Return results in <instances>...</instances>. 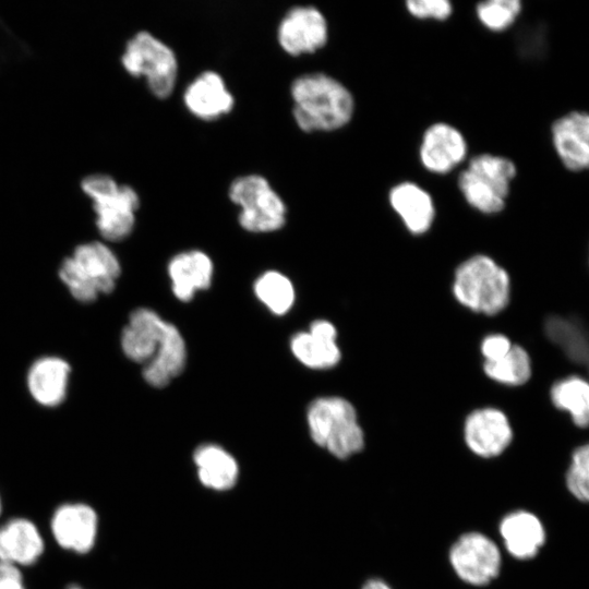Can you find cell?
<instances>
[{"mask_svg": "<svg viewBox=\"0 0 589 589\" xmlns=\"http://www.w3.org/2000/svg\"><path fill=\"white\" fill-rule=\"evenodd\" d=\"M290 94L292 116L304 132L338 130L350 122L354 112L350 91L322 72L297 76L290 85Z\"/></svg>", "mask_w": 589, "mask_h": 589, "instance_id": "6da1fadb", "label": "cell"}, {"mask_svg": "<svg viewBox=\"0 0 589 589\" xmlns=\"http://www.w3.org/2000/svg\"><path fill=\"white\" fill-rule=\"evenodd\" d=\"M512 288L508 271L484 254L464 261L454 275L455 299L476 313L496 315L503 312L510 302Z\"/></svg>", "mask_w": 589, "mask_h": 589, "instance_id": "7a4b0ae2", "label": "cell"}, {"mask_svg": "<svg viewBox=\"0 0 589 589\" xmlns=\"http://www.w3.org/2000/svg\"><path fill=\"white\" fill-rule=\"evenodd\" d=\"M306 422L312 441L338 459H347L364 447L356 408L342 397L315 398L308 407Z\"/></svg>", "mask_w": 589, "mask_h": 589, "instance_id": "3957f363", "label": "cell"}, {"mask_svg": "<svg viewBox=\"0 0 589 589\" xmlns=\"http://www.w3.org/2000/svg\"><path fill=\"white\" fill-rule=\"evenodd\" d=\"M120 273L118 257L107 244L99 241L77 245L59 271L61 280L81 302H92L100 293L111 292Z\"/></svg>", "mask_w": 589, "mask_h": 589, "instance_id": "277c9868", "label": "cell"}, {"mask_svg": "<svg viewBox=\"0 0 589 589\" xmlns=\"http://www.w3.org/2000/svg\"><path fill=\"white\" fill-rule=\"evenodd\" d=\"M81 189L93 202L100 236L117 242L130 236L140 207V196L130 185L119 184L105 173H93L81 181Z\"/></svg>", "mask_w": 589, "mask_h": 589, "instance_id": "5b68a950", "label": "cell"}, {"mask_svg": "<svg viewBox=\"0 0 589 589\" xmlns=\"http://www.w3.org/2000/svg\"><path fill=\"white\" fill-rule=\"evenodd\" d=\"M516 173V165L509 158L479 154L471 157L460 172L458 188L472 208L488 215L497 214L505 208Z\"/></svg>", "mask_w": 589, "mask_h": 589, "instance_id": "8992f818", "label": "cell"}, {"mask_svg": "<svg viewBox=\"0 0 589 589\" xmlns=\"http://www.w3.org/2000/svg\"><path fill=\"white\" fill-rule=\"evenodd\" d=\"M231 202L240 206L238 220L250 232H273L283 228L287 206L280 195L261 175L236 178L228 190Z\"/></svg>", "mask_w": 589, "mask_h": 589, "instance_id": "52a82bcc", "label": "cell"}, {"mask_svg": "<svg viewBox=\"0 0 589 589\" xmlns=\"http://www.w3.org/2000/svg\"><path fill=\"white\" fill-rule=\"evenodd\" d=\"M121 63L129 74L145 77L154 96L167 98L172 93L178 73L176 53L149 32L141 31L127 43Z\"/></svg>", "mask_w": 589, "mask_h": 589, "instance_id": "ba28073f", "label": "cell"}, {"mask_svg": "<svg viewBox=\"0 0 589 589\" xmlns=\"http://www.w3.org/2000/svg\"><path fill=\"white\" fill-rule=\"evenodd\" d=\"M449 563L466 584L485 586L501 573L502 554L497 544L481 532H466L450 546Z\"/></svg>", "mask_w": 589, "mask_h": 589, "instance_id": "9c48e42d", "label": "cell"}, {"mask_svg": "<svg viewBox=\"0 0 589 589\" xmlns=\"http://www.w3.org/2000/svg\"><path fill=\"white\" fill-rule=\"evenodd\" d=\"M467 447L482 458H494L513 444L515 430L509 417L502 409L485 407L468 414L464 423Z\"/></svg>", "mask_w": 589, "mask_h": 589, "instance_id": "30bf717a", "label": "cell"}, {"mask_svg": "<svg viewBox=\"0 0 589 589\" xmlns=\"http://www.w3.org/2000/svg\"><path fill=\"white\" fill-rule=\"evenodd\" d=\"M277 38L280 47L291 56L313 53L327 43V21L313 5H296L279 22Z\"/></svg>", "mask_w": 589, "mask_h": 589, "instance_id": "8fae6325", "label": "cell"}, {"mask_svg": "<svg viewBox=\"0 0 589 589\" xmlns=\"http://www.w3.org/2000/svg\"><path fill=\"white\" fill-rule=\"evenodd\" d=\"M51 533L60 548L84 554L89 552L98 533V516L84 503H65L52 515Z\"/></svg>", "mask_w": 589, "mask_h": 589, "instance_id": "7c38bea8", "label": "cell"}, {"mask_svg": "<svg viewBox=\"0 0 589 589\" xmlns=\"http://www.w3.org/2000/svg\"><path fill=\"white\" fill-rule=\"evenodd\" d=\"M551 140L565 168L589 170V112L575 110L561 116L551 125Z\"/></svg>", "mask_w": 589, "mask_h": 589, "instance_id": "4fadbf2b", "label": "cell"}, {"mask_svg": "<svg viewBox=\"0 0 589 589\" xmlns=\"http://www.w3.org/2000/svg\"><path fill=\"white\" fill-rule=\"evenodd\" d=\"M467 151L466 139L458 129L446 122H436L424 131L419 156L428 171L445 175L464 161Z\"/></svg>", "mask_w": 589, "mask_h": 589, "instance_id": "5bb4252c", "label": "cell"}, {"mask_svg": "<svg viewBox=\"0 0 589 589\" xmlns=\"http://www.w3.org/2000/svg\"><path fill=\"white\" fill-rule=\"evenodd\" d=\"M498 532L507 553L521 562L534 560L546 543L542 519L526 508L507 513L500 521Z\"/></svg>", "mask_w": 589, "mask_h": 589, "instance_id": "9a60e30c", "label": "cell"}, {"mask_svg": "<svg viewBox=\"0 0 589 589\" xmlns=\"http://www.w3.org/2000/svg\"><path fill=\"white\" fill-rule=\"evenodd\" d=\"M167 322L148 308H139L130 316L121 334L124 354L136 363L146 364L155 356Z\"/></svg>", "mask_w": 589, "mask_h": 589, "instance_id": "2e32d148", "label": "cell"}, {"mask_svg": "<svg viewBox=\"0 0 589 589\" xmlns=\"http://www.w3.org/2000/svg\"><path fill=\"white\" fill-rule=\"evenodd\" d=\"M183 101L195 117L212 121L231 111L235 98L224 79L215 71H204L185 88Z\"/></svg>", "mask_w": 589, "mask_h": 589, "instance_id": "e0dca14e", "label": "cell"}, {"mask_svg": "<svg viewBox=\"0 0 589 589\" xmlns=\"http://www.w3.org/2000/svg\"><path fill=\"white\" fill-rule=\"evenodd\" d=\"M167 269L175 297L182 302H189L196 291L211 286L214 265L203 251L190 250L176 254L169 261Z\"/></svg>", "mask_w": 589, "mask_h": 589, "instance_id": "ac0fdd59", "label": "cell"}, {"mask_svg": "<svg viewBox=\"0 0 589 589\" xmlns=\"http://www.w3.org/2000/svg\"><path fill=\"white\" fill-rule=\"evenodd\" d=\"M45 550L36 525L26 518H13L0 527V561L16 567L35 564Z\"/></svg>", "mask_w": 589, "mask_h": 589, "instance_id": "d6986e66", "label": "cell"}, {"mask_svg": "<svg viewBox=\"0 0 589 589\" xmlns=\"http://www.w3.org/2000/svg\"><path fill=\"white\" fill-rule=\"evenodd\" d=\"M388 202L412 235H423L435 218V206L430 193L414 182L406 181L394 185Z\"/></svg>", "mask_w": 589, "mask_h": 589, "instance_id": "ffe728a7", "label": "cell"}, {"mask_svg": "<svg viewBox=\"0 0 589 589\" xmlns=\"http://www.w3.org/2000/svg\"><path fill=\"white\" fill-rule=\"evenodd\" d=\"M187 347L180 330L167 322L160 345L142 371L147 384L161 388L181 374L185 366Z\"/></svg>", "mask_w": 589, "mask_h": 589, "instance_id": "44dd1931", "label": "cell"}, {"mask_svg": "<svg viewBox=\"0 0 589 589\" xmlns=\"http://www.w3.org/2000/svg\"><path fill=\"white\" fill-rule=\"evenodd\" d=\"M193 461L200 482L212 490L231 489L239 476L236 458L216 444H202L193 454Z\"/></svg>", "mask_w": 589, "mask_h": 589, "instance_id": "7402d4cb", "label": "cell"}, {"mask_svg": "<svg viewBox=\"0 0 589 589\" xmlns=\"http://www.w3.org/2000/svg\"><path fill=\"white\" fill-rule=\"evenodd\" d=\"M70 366L62 359L47 357L37 360L28 373L32 396L44 406L60 404L67 392Z\"/></svg>", "mask_w": 589, "mask_h": 589, "instance_id": "603a6c76", "label": "cell"}, {"mask_svg": "<svg viewBox=\"0 0 589 589\" xmlns=\"http://www.w3.org/2000/svg\"><path fill=\"white\" fill-rule=\"evenodd\" d=\"M336 336L316 328L296 333L290 339V350L304 366L325 370L337 365L341 358Z\"/></svg>", "mask_w": 589, "mask_h": 589, "instance_id": "cb8c5ba5", "label": "cell"}, {"mask_svg": "<svg viewBox=\"0 0 589 589\" xmlns=\"http://www.w3.org/2000/svg\"><path fill=\"white\" fill-rule=\"evenodd\" d=\"M552 406L567 413L572 423L580 430L589 429V380L569 374L555 381L549 389Z\"/></svg>", "mask_w": 589, "mask_h": 589, "instance_id": "d4e9b609", "label": "cell"}, {"mask_svg": "<svg viewBox=\"0 0 589 589\" xmlns=\"http://www.w3.org/2000/svg\"><path fill=\"white\" fill-rule=\"evenodd\" d=\"M485 375L504 386L519 388L529 383L532 377V359L528 350L514 342L510 350L501 359L484 361Z\"/></svg>", "mask_w": 589, "mask_h": 589, "instance_id": "484cf974", "label": "cell"}, {"mask_svg": "<svg viewBox=\"0 0 589 589\" xmlns=\"http://www.w3.org/2000/svg\"><path fill=\"white\" fill-rule=\"evenodd\" d=\"M254 293L275 315L289 312L296 299L291 280L276 271H267L255 280Z\"/></svg>", "mask_w": 589, "mask_h": 589, "instance_id": "4316f807", "label": "cell"}, {"mask_svg": "<svg viewBox=\"0 0 589 589\" xmlns=\"http://www.w3.org/2000/svg\"><path fill=\"white\" fill-rule=\"evenodd\" d=\"M564 483L576 501L589 504V442L578 445L572 452Z\"/></svg>", "mask_w": 589, "mask_h": 589, "instance_id": "83f0119b", "label": "cell"}, {"mask_svg": "<svg viewBox=\"0 0 589 589\" xmlns=\"http://www.w3.org/2000/svg\"><path fill=\"white\" fill-rule=\"evenodd\" d=\"M522 10L519 0H488L476 8L480 23L492 32H502L510 27Z\"/></svg>", "mask_w": 589, "mask_h": 589, "instance_id": "f1b7e54d", "label": "cell"}, {"mask_svg": "<svg viewBox=\"0 0 589 589\" xmlns=\"http://www.w3.org/2000/svg\"><path fill=\"white\" fill-rule=\"evenodd\" d=\"M406 9L410 15L421 20L444 21L453 13V4L447 0H408Z\"/></svg>", "mask_w": 589, "mask_h": 589, "instance_id": "f546056e", "label": "cell"}, {"mask_svg": "<svg viewBox=\"0 0 589 589\" xmlns=\"http://www.w3.org/2000/svg\"><path fill=\"white\" fill-rule=\"evenodd\" d=\"M514 342L505 334L495 333L488 335L481 342V353L485 361H495L504 357L513 347Z\"/></svg>", "mask_w": 589, "mask_h": 589, "instance_id": "4dcf8cb0", "label": "cell"}, {"mask_svg": "<svg viewBox=\"0 0 589 589\" xmlns=\"http://www.w3.org/2000/svg\"><path fill=\"white\" fill-rule=\"evenodd\" d=\"M0 589H26L19 567L0 561Z\"/></svg>", "mask_w": 589, "mask_h": 589, "instance_id": "1f68e13d", "label": "cell"}, {"mask_svg": "<svg viewBox=\"0 0 589 589\" xmlns=\"http://www.w3.org/2000/svg\"><path fill=\"white\" fill-rule=\"evenodd\" d=\"M361 589H393L386 581L378 578H372L364 582Z\"/></svg>", "mask_w": 589, "mask_h": 589, "instance_id": "d6a6232c", "label": "cell"}, {"mask_svg": "<svg viewBox=\"0 0 589 589\" xmlns=\"http://www.w3.org/2000/svg\"><path fill=\"white\" fill-rule=\"evenodd\" d=\"M68 589H82V588L77 586H72V587H69Z\"/></svg>", "mask_w": 589, "mask_h": 589, "instance_id": "836d02e7", "label": "cell"}, {"mask_svg": "<svg viewBox=\"0 0 589 589\" xmlns=\"http://www.w3.org/2000/svg\"><path fill=\"white\" fill-rule=\"evenodd\" d=\"M1 508H2V504H1V497H0V514H1Z\"/></svg>", "mask_w": 589, "mask_h": 589, "instance_id": "e575fe53", "label": "cell"}]
</instances>
